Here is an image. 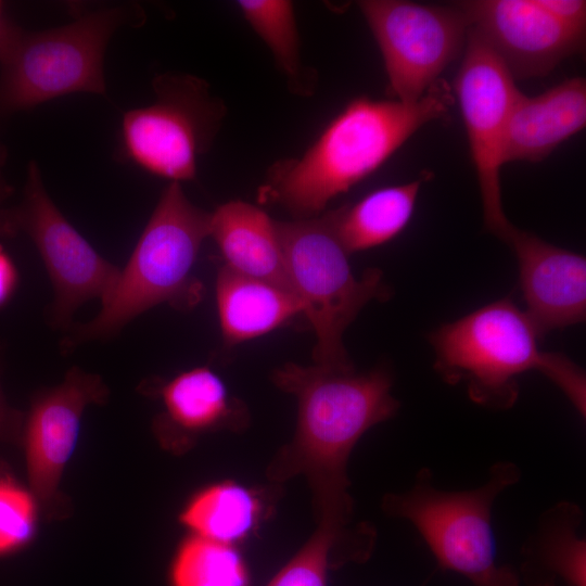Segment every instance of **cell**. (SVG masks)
<instances>
[{"instance_id":"obj_1","label":"cell","mask_w":586,"mask_h":586,"mask_svg":"<svg viewBox=\"0 0 586 586\" xmlns=\"http://www.w3.org/2000/svg\"><path fill=\"white\" fill-rule=\"evenodd\" d=\"M271 380L296 398L297 421L292 440L267 466V477L281 483L305 476L316 522L349 525L354 504L347 463L361 436L399 408L392 395L391 372L375 368L357 373L288 362L272 372Z\"/></svg>"},{"instance_id":"obj_2","label":"cell","mask_w":586,"mask_h":586,"mask_svg":"<svg viewBox=\"0 0 586 586\" xmlns=\"http://www.w3.org/2000/svg\"><path fill=\"white\" fill-rule=\"evenodd\" d=\"M453 102L442 80L415 102L356 98L301 157L269 169L262 195L297 218L319 216L332 199L379 169L422 126L446 116Z\"/></svg>"},{"instance_id":"obj_3","label":"cell","mask_w":586,"mask_h":586,"mask_svg":"<svg viewBox=\"0 0 586 586\" xmlns=\"http://www.w3.org/2000/svg\"><path fill=\"white\" fill-rule=\"evenodd\" d=\"M539 336L526 313L510 300L493 302L430 335L434 368L449 384L464 381L476 404L499 409L513 406L517 377L534 369L557 384L584 417V372L562 354L539 351Z\"/></svg>"},{"instance_id":"obj_4","label":"cell","mask_w":586,"mask_h":586,"mask_svg":"<svg viewBox=\"0 0 586 586\" xmlns=\"http://www.w3.org/2000/svg\"><path fill=\"white\" fill-rule=\"evenodd\" d=\"M211 213L195 206L181 184L169 182L99 314L75 328L64 348L116 334L130 320L161 303L189 307L199 301L192 269L209 237Z\"/></svg>"},{"instance_id":"obj_5","label":"cell","mask_w":586,"mask_h":586,"mask_svg":"<svg viewBox=\"0 0 586 586\" xmlns=\"http://www.w3.org/2000/svg\"><path fill=\"white\" fill-rule=\"evenodd\" d=\"M144 23L138 4L82 12L60 27L27 31L11 22L0 56V117L72 93L105 95L103 61L114 33Z\"/></svg>"},{"instance_id":"obj_6","label":"cell","mask_w":586,"mask_h":586,"mask_svg":"<svg viewBox=\"0 0 586 586\" xmlns=\"http://www.w3.org/2000/svg\"><path fill=\"white\" fill-rule=\"evenodd\" d=\"M520 479V468L501 460L481 486L445 491L434 485L430 469L422 468L409 489L384 495L381 507L416 527L442 569L463 575L473 586H520L519 573L497 561L492 526L496 499Z\"/></svg>"},{"instance_id":"obj_7","label":"cell","mask_w":586,"mask_h":586,"mask_svg":"<svg viewBox=\"0 0 586 586\" xmlns=\"http://www.w3.org/2000/svg\"><path fill=\"white\" fill-rule=\"evenodd\" d=\"M281 251L293 291L316 334L315 365L354 370L343 334L372 300L390 296L380 269L355 278L334 227L332 211L320 216L276 221Z\"/></svg>"},{"instance_id":"obj_8","label":"cell","mask_w":586,"mask_h":586,"mask_svg":"<svg viewBox=\"0 0 586 586\" xmlns=\"http://www.w3.org/2000/svg\"><path fill=\"white\" fill-rule=\"evenodd\" d=\"M152 86L154 102L123 115L119 155L169 182L192 180L225 116L224 103L188 74H162Z\"/></svg>"},{"instance_id":"obj_9","label":"cell","mask_w":586,"mask_h":586,"mask_svg":"<svg viewBox=\"0 0 586 586\" xmlns=\"http://www.w3.org/2000/svg\"><path fill=\"white\" fill-rule=\"evenodd\" d=\"M358 7L378 43L388 94L415 102L462 50L469 30L459 7L405 0H364Z\"/></svg>"},{"instance_id":"obj_10","label":"cell","mask_w":586,"mask_h":586,"mask_svg":"<svg viewBox=\"0 0 586 586\" xmlns=\"http://www.w3.org/2000/svg\"><path fill=\"white\" fill-rule=\"evenodd\" d=\"M0 232L25 233L37 247L54 289L51 315L58 327H67L85 302L104 298L120 272L61 213L35 161L28 164L21 203L0 212Z\"/></svg>"},{"instance_id":"obj_11","label":"cell","mask_w":586,"mask_h":586,"mask_svg":"<svg viewBox=\"0 0 586 586\" xmlns=\"http://www.w3.org/2000/svg\"><path fill=\"white\" fill-rule=\"evenodd\" d=\"M453 90L477 177L485 227L505 241L513 225L501 202L502 149L508 119L521 91L498 54L470 27Z\"/></svg>"},{"instance_id":"obj_12","label":"cell","mask_w":586,"mask_h":586,"mask_svg":"<svg viewBox=\"0 0 586 586\" xmlns=\"http://www.w3.org/2000/svg\"><path fill=\"white\" fill-rule=\"evenodd\" d=\"M109 391L98 374L72 368L64 380L33 402L24 429L31 493L47 513L63 506L60 481L80 432L85 409L102 404Z\"/></svg>"},{"instance_id":"obj_13","label":"cell","mask_w":586,"mask_h":586,"mask_svg":"<svg viewBox=\"0 0 586 586\" xmlns=\"http://www.w3.org/2000/svg\"><path fill=\"white\" fill-rule=\"evenodd\" d=\"M458 4L469 27L482 36L514 78L547 75L584 48L585 33L561 23L536 0H470Z\"/></svg>"},{"instance_id":"obj_14","label":"cell","mask_w":586,"mask_h":586,"mask_svg":"<svg viewBox=\"0 0 586 586\" xmlns=\"http://www.w3.org/2000/svg\"><path fill=\"white\" fill-rule=\"evenodd\" d=\"M517 255L525 311L542 336L585 320L586 259L514 226L507 235Z\"/></svg>"},{"instance_id":"obj_15","label":"cell","mask_w":586,"mask_h":586,"mask_svg":"<svg viewBox=\"0 0 586 586\" xmlns=\"http://www.w3.org/2000/svg\"><path fill=\"white\" fill-rule=\"evenodd\" d=\"M161 397L165 411L156 428L162 441L173 448L187 447L206 432L242 431L250 422L246 406L229 394L208 367L179 373L162 386Z\"/></svg>"},{"instance_id":"obj_16","label":"cell","mask_w":586,"mask_h":586,"mask_svg":"<svg viewBox=\"0 0 586 586\" xmlns=\"http://www.w3.org/2000/svg\"><path fill=\"white\" fill-rule=\"evenodd\" d=\"M585 125L583 77L561 81L535 97L520 92L508 119L502 162H540Z\"/></svg>"},{"instance_id":"obj_17","label":"cell","mask_w":586,"mask_h":586,"mask_svg":"<svg viewBox=\"0 0 586 586\" xmlns=\"http://www.w3.org/2000/svg\"><path fill=\"white\" fill-rule=\"evenodd\" d=\"M209 237L216 242L226 266L295 295L276 220L260 207L241 200L221 204L211 213Z\"/></svg>"},{"instance_id":"obj_18","label":"cell","mask_w":586,"mask_h":586,"mask_svg":"<svg viewBox=\"0 0 586 586\" xmlns=\"http://www.w3.org/2000/svg\"><path fill=\"white\" fill-rule=\"evenodd\" d=\"M583 511L563 500L544 511L522 547L519 577L526 586H586V543L579 535Z\"/></svg>"},{"instance_id":"obj_19","label":"cell","mask_w":586,"mask_h":586,"mask_svg":"<svg viewBox=\"0 0 586 586\" xmlns=\"http://www.w3.org/2000/svg\"><path fill=\"white\" fill-rule=\"evenodd\" d=\"M216 303L228 345L262 336L302 313L296 295L226 265L217 273Z\"/></svg>"},{"instance_id":"obj_20","label":"cell","mask_w":586,"mask_h":586,"mask_svg":"<svg viewBox=\"0 0 586 586\" xmlns=\"http://www.w3.org/2000/svg\"><path fill=\"white\" fill-rule=\"evenodd\" d=\"M417 179L374 190L351 206L332 211L336 234L348 254L384 244L408 225L421 184Z\"/></svg>"},{"instance_id":"obj_21","label":"cell","mask_w":586,"mask_h":586,"mask_svg":"<svg viewBox=\"0 0 586 586\" xmlns=\"http://www.w3.org/2000/svg\"><path fill=\"white\" fill-rule=\"evenodd\" d=\"M260 513L256 493L225 481L196 492L181 510L179 521L194 535L234 545L256 526Z\"/></svg>"},{"instance_id":"obj_22","label":"cell","mask_w":586,"mask_h":586,"mask_svg":"<svg viewBox=\"0 0 586 586\" xmlns=\"http://www.w3.org/2000/svg\"><path fill=\"white\" fill-rule=\"evenodd\" d=\"M374 538L373 528L365 523L348 528L318 523L306 543L267 586H328L329 569L343 561L366 560Z\"/></svg>"},{"instance_id":"obj_23","label":"cell","mask_w":586,"mask_h":586,"mask_svg":"<svg viewBox=\"0 0 586 586\" xmlns=\"http://www.w3.org/2000/svg\"><path fill=\"white\" fill-rule=\"evenodd\" d=\"M169 586H250L249 568L234 545L192 534L178 546Z\"/></svg>"},{"instance_id":"obj_24","label":"cell","mask_w":586,"mask_h":586,"mask_svg":"<svg viewBox=\"0 0 586 586\" xmlns=\"http://www.w3.org/2000/svg\"><path fill=\"white\" fill-rule=\"evenodd\" d=\"M237 5L253 30L266 43L276 63L290 78L302 74L300 38L294 7L286 0H239Z\"/></svg>"},{"instance_id":"obj_25","label":"cell","mask_w":586,"mask_h":586,"mask_svg":"<svg viewBox=\"0 0 586 586\" xmlns=\"http://www.w3.org/2000/svg\"><path fill=\"white\" fill-rule=\"evenodd\" d=\"M37 500L12 479L0 475V556L26 546L34 536Z\"/></svg>"},{"instance_id":"obj_26","label":"cell","mask_w":586,"mask_h":586,"mask_svg":"<svg viewBox=\"0 0 586 586\" xmlns=\"http://www.w3.org/2000/svg\"><path fill=\"white\" fill-rule=\"evenodd\" d=\"M536 2L561 23L585 33L586 2L584 0H536Z\"/></svg>"},{"instance_id":"obj_27","label":"cell","mask_w":586,"mask_h":586,"mask_svg":"<svg viewBox=\"0 0 586 586\" xmlns=\"http://www.w3.org/2000/svg\"><path fill=\"white\" fill-rule=\"evenodd\" d=\"M17 283V271L11 259L0 245V306L12 296Z\"/></svg>"},{"instance_id":"obj_28","label":"cell","mask_w":586,"mask_h":586,"mask_svg":"<svg viewBox=\"0 0 586 586\" xmlns=\"http://www.w3.org/2000/svg\"><path fill=\"white\" fill-rule=\"evenodd\" d=\"M18 426V416L5 404L0 393V438L15 434Z\"/></svg>"},{"instance_id":"obj_29","label":"cell","mask_w":586,"mask_h":586,"mask_svg":"<svg viewBox=\"0 0 586 586\" xmlns=\"http://www.w3.org/2000/svg\"><path fill=\"white\" fill-rule=\"evenodd\" d=\"M11 21L4 18L2 13V2L0 1V56L3 51L4 42L7 39L8 30L10 27Z\"/></svg>"},{"instance_id":"obj_30","label":"cell","mask_w":586,"mask_h":586,"mask_svg":"<svg viewBox=\"0 0 586 586\" xmlns=\"http://www.w3.org/2000/svg\"><path fill=\"white\" fill-rule=\"evenodd\" d=\"M12 191V187L8 184L2 177L0 168V204H2L11 195Z\"/></svg>"},{"instance_id":"obj_31","label":"cell","mask_w":586,"mask_h":586,"mask_svg":"<svg viewBox=\"0 0 586 586\" xmlns=\"http://www.w3.org/2000/svg\"><path fill=\"white\" fill-rule=\"evenodd\" d=\"M7 152L4 148L0 144V168L2 167L3 163L5 162Z\"/></svg>"}]
</instances>
